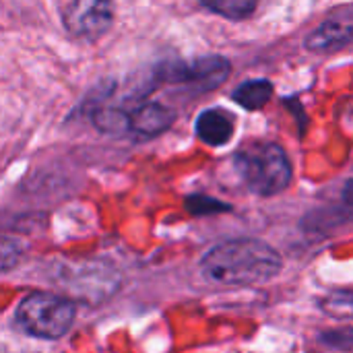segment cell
<instances>
[{
  "label": "cell",
  "instance_id": "4",
  "mask_svg": "<svg viewBox=\"0 0 353 353\" xmlns=\"http://www.w3.org/2000/svg\"><path fill=\"white\" fill-rule=\"evenodd\" d=\"M232 64L223 56H201L188 62H163L157 68V79L165 83L190 85L199 91H211L228 81Z\"/></svg>",
  "mask_w": 353,
  "mask_h": 353
},
{
  "label": "cell",
  "instance_id": "6",
  "mask_svg": "<svg viewBox=\"0 0 353 353\" xmlns=\"http://www.w3.org/2000/svg\"><path fill=\"white\" fill-rule=\"evenodd\" d=\"M353 43V12L331 14L306 37L310 52H335Z\"/></svg>",
  "mask_w": 353,
  "mask_h": 353
},
{
  "label": "cell",
  "instance_id": "16",
  "mask_svg": "<svg viewBox=\"0 0 353 353\" xmlns=\"http://www.w3.org/2000/svg\"><path fill=\"white\" fill-rule=\"evenodd\" d=\"M343 201H345V205L353 207V180H350L343 188Z\"/></svg>",
  "mask_w": 353,
  "mask_h": 353
},
{
  "label": "cell",
  "instance_id": "2",
  "mask_svg": "<svg viewBox=\"0 0 353 353\" xmlns=\"http://www.w3.org/2000/svg\"><path fill=\"white\" fill-rule=\"evenodd\" d=\"M236 170L244 184L261 196H273L292 182V163L275 143H256L236 153Z\"/></svg>",
  "mask_w": 353,
  "mask_h": 353
},
{
  "label": "cell",
  "instance_id": "13",
  "mask_svg": "<svg viewBox=\"0 0 353 353\" xmlns=\"http://www.w3.org/2000/svg\"><path fill=\"white\" fill-rule=\"evenodd\" d=\"M325 310L333 316H353V294H335L325 302Z\"/></svg>",
  "mask_w": 353,
  "mask_h": 353
},
{
  "label": "cell",
  "instance_id": "1",
  "mask_svg": "<svg viewBox=\"0 0 353 353\" xmlns=\"http://www.w3.org/2000/svg\"><path fill=\"white\" fill-rule=\"evenodd\" d=\"M279 252L254 238L228 240L213 246L201 261L207 279L221 285H259L279 275Z\"/></svg>",
  "mask_w": 353,
  "mask_h": 353
},
{
  "label": "cell",
  "instance_id": "7",
  "mask_svg": "<svg viewBox=\"0 0 353 353\" xmlns=\"http://www.w3.org/2000/svg\"><path fill=\"white\" fill-rule=\"evenodd\" d=\"M174 118H176V114L161 103H155V101L141 103L130 112L132 134L157 137L174 124Z\"/></svg>",
  "mask_w": 353,
  "mask_h": 353
},
{
  "label": "cell",
  "instance_id": "10",
  "mask_svg": "<svg viewBox=\"0 0 353 353\" xmlns=\"http://www.w3.org/2000/svg\"><path fill=\"white\" fill-rule=\"evenodd\" d=\"M273 97V83L267 79H252L234 91V101L244 110H261Z\"/></svg>",
  "mask_w": 353,
  "mask_h": 353
},
{
  "label": "cell",
  "instance_id": "12",
  "mask_svg": "<svg viewBox=\"0 0 353 353\" xmlns=\"http://www.w3.org/2000/svg\"><path fill=\"white\" fill-rule=\"evenodd\" d=\"M186 209L192 211L194 215H211V213L230 211V205H225L221 201H215L211 196H205V194H194V196L186 199Z\"/></svg>",
  "mask_w": 353,
  "mask_h": 353
},
{
  "label": "cell",
  "instance_id": "9",
  "mask_svg": "<svg viewBox=\"0 0 353 353\" xmlns=\"http://www.w3.org/2000/svg\"><path fill=\"white\" fill-rule=\"evenodd\" d=\"M93 126L112 137H122V134H132V124H130V112L118 110V108H97L91 114Z\"/></svg>",
  "mask_w": 353,
  "mask_h": 353
},
{
  "label": "cell",
  "instance_id": "14",
  "mask_svg": "<svg viewBox=\"0 0 353 353\" xmlns=\"http://www.w3.org/2000/svg\"><path fill=\"white\" fill-rule=\"evenodd\" d=\"M323 341L329 347H337V350H352L353 347V331L343 329V331H329L323 335Z\"/></svg>",
  "mask_w": 353,
  "mask_h": 353
},
{
  "label": "cell",
  "instance_id": "3",
  "mask_svg": "<svg viewBox=\"0 0 353 353\" xmlns=\"http://www.w3.org/2000/svg\"><path fill=\"white\" fill-rule=\"evenodd\" d=\"M74 304L54 294H31L17 308L19 327L37 339L62 337L74 321Z\"/></svg>",
  "mask_w": 353,
  "mask_h": 353
},
{
  "label": "cell",
  "instance_id": "5",
  "mask_svg": "<svg viewBox=\"0 0 353 353\" xmlns=\"http://www.w3.org/2000/svg\"><path fill=\"white\" fill-rule=\"evenodd\" d=\"M114 23V0H72L64 10V27L79 39L93 41Z\"/></svg>",
  "mask_w": 353,
  "mask_h": 353
},
{
  "label": "cell",
  "instance_id": "15",
  "mask_svg": "<svg viewBox=\"0 0 353 353\" xmlns=\"http://www.w3.org/2000/svg\"><path fill=\"white\" fill-rule=\"evenodd\" d=\"M19 246L17 242H12L10 238H4L2 240V269L8 271L17 261H19Z\"/></svg>",
  "mask_w": 353,
  "mask_h": 353
},
{
  "label": "cell",
  "instance_id": "8",
  "mask_svg": "<svg viewBox=\"0 0 353 353\" xmlns=\"http://www.w3.org/2000/svg\"><path fill=\"white\" fill-rule=\"evenodd\" d=\"M196 134L209 147H223L234 134V122L223 110H205L196 118Z\"/></svg>",
  "mask_w": 353,
  "mask_h": 353
},
{
  "label": "cell",
  "instance_id": "11",
  "mask_svg": "<svg viewBox=\"0 0 353 353\" xmlns=\"http://www.w3.org/2000/svg\"><path fill=\"white\" fill-rule=\"evenodd\" d=\"M201 4L225 19L242 21L256 10L259 0H201Z\"/></svg>",
  "mask_w": 353,
  "mask_h": 353
}]
</instances>
